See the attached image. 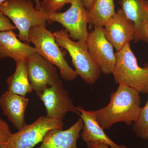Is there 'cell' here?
Instances as JSON below:
<instances>
[{
    "mask_svg": "<svg viewBox=\"0 0 148 148\" xmlns=\"http://www.w3.org/2000/svg\"><path fill=\"white\" fill-rule=\"evenodd\" d=\"M26 61L29 82L39 98L45 88L60 79L57 69L37 53L29 56Z\"/></svg>",
    "mask_w": 148,
    "mask_h": 148,
    "instance_id": "obj_10",
    "label": "cell"
},
{
    "mask_svg": "<svg viewBox=\"0 0 148 148\" xmlns=\"http://www.w3.org/2000/svg\"><path fill=\"white\" fill-rule=\"evenodd\" d=\"M34 1L36 3V6L35 8L37 10H40L41 2L40 1V0H34Z\"/></svg>",
    "mask_w": 148,
    "mask_h": 148,
    "instance_id": "obj_25",
    "label": "cell"
},
{
    "mask_svg": "<svg viewBox=\"0 0 148 148\" xmlns=\"http://www.w3.org/2000/svg\"><path fill=\"white\" fill-rule=\"evenodd\" d=\"M116 60L113 75L116 84H121L148 94V64L138 65L130 43L116 53Z\"/></svg>",
    "mask_w": 148,
    "mask_h": 148,
    "instance_id": "obj_4",
    "label": "cell"
},
{
    "mask_svg": "<svg viewBox=\"0 0 148 148\" xmlns=\"http://www.w3.org/2000/svg\"><path fill=\"white\" fill-rule=\"evenodd\" d=\"M86 41L89 53L101 72L106 75L113 74L116 56L113 46L105 36L104 27H94Z\"/></svg>",
    "mask_w": 148,
    "mask_h": 148,
    "instance_id": "obj_8",
    "label": "cell"
},
{
    "mask_svg": "<svg viewBox=\"0 0 148 148\" xmlns=\"http://www.w3.org/2000/svg\"><path fill=\"white\" fill-rule=\"evenodd\" d=\"M132 129L138 137L148 140V100L142 108L138 119L133 123Z\"/></svg>",
    "mask_w": 148,
    "mask_h": 148,
    "instance_id": "obj_19",
    "label": "cell"
},
{
    "mask_svg": "<svg viewBox=\"0 0 148 148\" xmlns=\"http://www.w3.org/2000/svg\"></svg>",
    "mask_w": 148,
    "mask_h": 148,
    "instance_id": "obj_28",
    "label": "cell"
},
{
    "mask_svg": "<svg viewBox=\"0 0 148 148\" xmlns=\"http://www.w3.org/2000/svg\"><path fill=\"white\" fill-rule=\"evenodd\" d=\"M140 93L136 89L120 84L116 91L111 93L108 105L94 111L99 125L108 130L117 123L123 122L130 125L135 122L142 109Z\"/></svg>",
    "mask_w": 148,
    "mask_h": 148,
    "instance_id": "obj_1",
    "label": "cell"
},
{
    "mask_svg": "<svg viewBox=\"0 0 148 148\" xmlns=\"http://www.w3.org/2000/svg\"><path fill=\"white\" fill-rule=\"evenodd\" d=\"M64 122L56 119L41 116L32 124L26 125L12 134L8 143L0 148H34L42 141L51 130H63Z\"/></svg>",
    "mask_w": 148,
    "mask_h": 148,
    "instance_id": "obj_6",
    "label": "cell"
},
{
    "mask_svg": "<svg viewBox=\"0 0 148 148\" xmlns=\"http://www.w3.org/2000/svg\"><path fill=\"white\" fill-rule=\"evenodd\" d=\"M39 98L45 106L47 117L63 121L67 113H79L60 79L45 88Z\"/></svg>",
    "mask_w": 148,
    "mask_h": 148,
    "instance_id": "obj_9",
    "label": "cell"
},
{
    "mask_svg": "<svg viewBox=\"0 0 148 148\" xmlns=\"http://www.w3.org/2000/svg\"><path fill=\"white\" fill-rule=\"evenodd\" d=\"M76 108L79 112L77 114L84 123L82 138L85 143H104L110 148H127L125 145H117L106 135L97 122L94 111L86 110L80 106H77Z\"/></svg>",
    "mask_w": 148,
    "mask_h": 148,
    "instance_id": "obj_14",
    "label": "cell"
},
{
    "mask_svg": "<svg viewBox=\"0 0 148 148\" xmlns=\"http://www.w3.org/2000/svg\"><path fill=\"white\" fill-rule=\"evenodd\" d=\"M53 34L58 46L69 52L78 75L88 84L95 83L100 78L101 72L89 53L86 41H75L64 29L56 31Z\"/></svg>",
    "mask_w": 148,
    "mask_h": 148,
    "instance_id": "obj_2",
    "label": "cell"
},
{
    "mask_svg": "<svg viewBox=\"0 0 148 148\" xmlns=\"http://www.w3.org/2000/svg\"><path fill=\"white\" fill-rule=\"evenodd\" d=\"M114 0H95L87 11L88 23L94 27H104L115 14Z\"/></svg>",
    "mask_w": 148,
    "mask_h": 148,
    "instance_id": "obj_17",
    "label": "cell"
},
{
    "mask_svg": "<svg viewBox=\"0 0 148 148\" xmlns=\"http://www.w3.org/2000/svg\"><path fill=\"white\" fill-rule=\"evenodd\" d=\"M16 28L12 24L9 18L0 12V31L15 30Z\"/></svg>",
    "mask_w": 148,
    "mask_h": 148,
    "instance_id": "obj_22",
    "label": "cell"
},
{
    "mask_svg": "<svg viewBox=\"0 0 148 148\" xmlns=\"http://www.w3.org/2000/svg\"><path fill=\"white\" fill-rule=\"evenodd\" d=\"M74 0H43L41 2V10L46 13L58 12L66 4L73 3Z\"/></svg>",
    "mask_w": 148,
    "mask_h": 148,
    "instance_id": "obj_20",
    "label": "cell"
},
{
    "mask_svg": "<svg viewBox=\"0 0 148 148\" xmlns=\"http://www.w3.org/2000/svg\"><path fill=\"white\" fill-rule=\"evenodd\" d=\"M16 64L15 71L7 80L8 91L25 96L33 90L29 82L27 63L26 61H21Z\"/></svg>",
    "mask_w": 148,
    "mask_h": 148,
    "instance_id": "obj_18",
    "label": "cell"
},
{
    "mask_svg": "<svg viewBox=\"0 0 148 148\" xmlns=\"http://www.w3.org/2000/svg\"><path fill=\"white\" fill-rule=\"evenodd\" d=\"M12 134L7 123L0 118V146L8 143Z\"/></svg>",
    "mask_w": 148,
    "mask_h": 148,
    "instance_id": "obj_21",
    "label": "cell"
},
{
    "mask_svg": "<svg viewBox=\"0 0 148 148\" xmlns=\"http://www.w3.org/2000/svg\"><path fill=\"white\" fill-rule=\"evenodd\" d=\"M71 7L64 12L46 13L49 23L58 22L64 26L73 40L86 41L88 37L87 11L82 0H74Z\"/></svg>",
    "mask_w": 148,
    "mask_h": 148,
    "instance_id": "obj_7",
    "label": "cell"
},
{
    "mask_svg": "<svg viewBox=\"0 0 148 148\" xmlns=\"http://www.w3.org/2000/svg\"><path fill=\"white\" fill-rule=\"evenodd\" d=\"M29 102V99L25 96L8 90L0 97V107L3 114L18 130L27 125L25 113Z\"/></svg>",
    "mask_w": 148,
    "mask_h": 148,
    "instance_id": "obj_16",
    "label": "cell"
},
{
    "mask_svg": "<svg viewBox=\"0 0 148 148\" xmlns=\"http://www.w3.org/2000/svg\"><path fill=\"white\" fill-rule=\"evenodd\" d=\"M83 126V121L79 117L69 129L51 130L46 134L38 148H78L77 141Z\"/></svg>",
    "mask_w": 148,
    "mask_h": 148,
    "instance_id": "obj_15",
    "label": "cell"
},
{
    "mask_svg": "<svg viewBox=\"0 0 148 148\" xmlns=\"http://www.w3.org/2000/svg\"><path fill=\"white\" fill-rule=\"evenodd\" d=\"M0 12L13 21L18 30V39L24 42L30 43L29 31L32 27L46 26V13L37 10L32 0H8L0 5Z\"/></svg>",
    "mask_w": 148,
    "mask_h": 148,
    "instance_id": "obj_3",
    "label": "cell"
},
{
    "mask_svg": "<svg viewBox=\"0 0 148 148\" xmlns=\"http://www.w3.org/2000/svg\"><path fill=\"white\" fill-rule=\"evenodd\" d=\"M7 1H8V0H0V5L2 4L3 3Z\"/></svg>",
    "mask_w": 148,
    "mask_h": 148,
    "instance_id": "obj_26",
    "label": "cell"
},
{
    "mask_svg": "<svg viewBox=\"0 0 148 148\" xmlns=\"http://www.w3.org/2000/svg\"><path fill=\"white\" fill-rule=\"evenodd\" d=\"M86 145L88 148H110L107 144L103 143H88Z\"/></svg>",
    "mask_w": 148,
    "mask_h": 148,
    "instance_id": "obj_23",
    "label": "cell"
},
{
    "mask_svg": "<svg viewBox=\"0 0 148 148\" xmlns=\"http://www.w3.org/2000/svg\"></svg>",
    "mask_w": 148,
    "mask_h": 148,
    "instance_id": "obj_27",
    "label": "cell"
},
{
    "mask_svg": "<svg viewBox=\"0 0 148 148\" xmlns=\"http://www.w3.org/2000/svg\"><path fill=\"white\" fill-rule=\"evenodd\" d=\"M95 0H82L83 3L87 11L90 10Z\"/></svg>",
    "mask_w": 148,
    "mask_h": 148,
    "instance_id": "obj_24",
    "label": "cell"
},
{
    "mask_svg": "<svg viewBox=\"0 0 148 148\" xmlns=\"http://www.w3.org/2000/svg\"><path fill=\"white\" fill-rule=\"evenodd\" d=\"M105 27V36L117 51L134 40L135 25L127 18L122 9L118 10Z\"/></svg>",
    "mask_w": 148,
    "mask_h": 148,
    "instance_id": "obj_11",
    "label": "cell"
},
{
    "mask_svg": "<svg viewBox=\"0 0 148 148\" xmlns=\"http://www.w3.org/2000/svg\"><path fill=\"white\" fill-rule=\"evenodd\" d=\"M122 9L135 27L134 42H148V1L121 0Z\"/></svg>",
    "mask_w": 148,
    "mask_h": 148,
    "instance_id": "obj_12",
    "label": "cell"
},
{
    "mask_svg": "<svg viewBox=\"0 0 148 148\" xmlns=\"http://www.w3.org/2000/svg\"><path fill=\"white\" fill-rule=\"evenodd\" d=\"M30 42L34 45L37 53L60 70L61 78L72 81L77 77L66 59L56 41L53 33L48 30L44 26L33 27L29 31Z\"/></svg>",
    "mask_w": 148,
    "mask_h": 148,
    "instance_id": "obj_5",
    "label": "cell"
},
{
    "mask_svg": "<svg viewBox=\"0 0 148 148\" xmlns=\"http://www.w3.org/2000/svg\"><path fill=\"white\" fill-rule=\"evenodd\" d=\"M12 30L0 31V59L10 58L17 63L37 53L34 47L22 42Z\"/></svg>",
    "mask_w": 148,
    "mask_h": 148,
    "instance_id": "obj_13",
    "label": "cell"
}]
</instances>
